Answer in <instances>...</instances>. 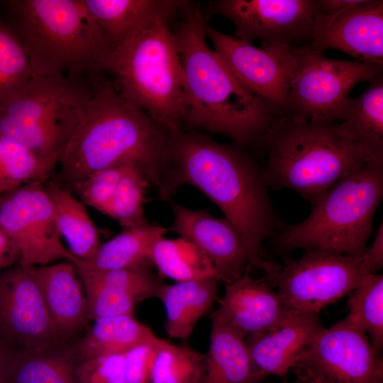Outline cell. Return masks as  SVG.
Returning <instances> with one entry per match:
<instances>
[{
    "mask_svg": "<svg viewBox=\"0 0 383 383\" xmlns=\"http://www.w3.org/2000/svg\"><path fill=\"white\" fill-rule=\"evenodd\" d=\"M169 133L144 111L99 79L59 160L61 179L75 187L96 171L133 161L160 197L169 199Z\"/></svg>",
    "mask_w": 383,
    "mask_h": 383,
    "instance_id": "1",
    "label": "cell"
},
{
    "mask_svg": "<svg viewBox=\"0 0 383 383\" xmlns=\"http://www.w3.org/2000/svg\"><path fill=\"white\" fill-rule=\"evenodd\" d=\"M171 184L195 187L225 214L239 233L249 265L261 269L262 243L279 226L262 172L238 150L182 130L169 133Z\"/></svg>",
    "mask_w": 383,
    "mask_h": 383,
    "instance_id": "2",
    "label": "cell"
},
{
    "mask_svg": "<svg viewBox=\"0 0 383 383\" xmlns=\"http://www.w3.org/2000/svg\"><path fill=\"white\" fill-rule=\"evenodd\" d=\"M199 9H189L172 31L184 78L183 122L240 145L257 142L278 111L246 89L209 48Z\"/></svg>",
    "mask_w": 383,
    "mask_h": 383,
    "instance_id": "3",
    "label": "cell"
},
{
    "mask_svg": "<svg viewBox=\"0 0 383 383\" xmlns=\"http://www.w3.org/2000/svg\"><path fill=\"white\" fill-rule=\"evenodd\" d=\"M265 151L267 187L289 189L313 206L340 179L370 161V155L339 122L277 116L257 140ZM383 162V161H382Z\"/></svg>",
    "mask_w": 383,
    "mask_h": 383,
    "instance_id": "4",
    "label": "cell"
},
{
    "mask_svg": "<svg viewBox=\"0 0 383 383\" xmlns=\"http://www.w3.org/2000/svg\"><path fill=\"white\" fill-rule=\"evenodd\" d=\"M32 71L84 80L109 72L113 50L84 0L9 2Z\"/></svg>",
    "mask_w": 383,
    "mask_h": 383,
    "instance_id": "5",
    "label": "cell"
},
{
    "mask_svg": "<svg viewBox=\"0 0 383 383\" xmlns=\"http://www.w3.org/2000/svg\"><path fill=\"white\" fill-rule=\"evenodd\" d=\"M182 1L149 19L113 49L109 72L118 92L168 133L181 130L184 78L170 21Z\"/></svg>",
    "mask_w": 383,
    "mask_h": 383,
    "instance_id": "6",
    "label": "cell"
},
{
    "mask_svg": "<svg viewBox=\"0 0 383 383\" xmlns=\"http://www.w3.org/2000/svg\"><path fill=\"white\" fill-rule=\"evenodd\" d=\"M382 196L383 162L370 161L323 194L311 213L283 228L275 243L284 251L324 250L360 258Z\"/></svg>",
    "mask_w": 383,
    "mask_h": 383,
    "instance_id": "7",
    "label": "cell"
},
{
    "mask_svg": "<svg viewBox=\"0 0 383 383\" xmlns=\"http://www.w3.org/2000/svg\"><path fill=\"white\" fill-rule=\"evenodd\" d=\"M93 88L84 80L34 74L21 91L0 106V135L40 157L60 160Z\"/></svg>",
    "mask_w": 383,
    "mask_h": 383,
    "instance_id": "8",
    "label": "cell"
},
{
    "mask_svg": "<svg viewBox=\"0 0 383 383\" xmlns=\"http://www.w3.org/2000/svg\"><path fill=\"white\" fill-rule=\"evenodd\" d=\"M292 50L295 61L285 113L298 119L338 122L353 87L382 75V65L328 58L309 44Z\"/></svg>",
    "mask_w": 383,
    "mask_h": 383,
    "instance_id": "9",
    "label": "cell"
},
{
    "mask_svg": "<svg viewBox=\"0 0 383 383\" xmlns=\"http://www.w3.org/2000/svg\"><path fill=\"white\" fill-rule=\"evenodd\" d=\"M306 251L300 259L276 266L266 274L293 313L318 314L327 305L351 293L371 274L360 257L331 250Z\"/></svg>",
    "mask_w": 383,
    "mask_h": 383,
    "instance_id": "10",
    "label": "cell"
},
{
    "mask_svg": "<svg viewBox=\"0 0 383 383\" xmlns=\"http://www.w3.org/2000/svg\"><path fill=\"white\" fill-rule=\"evenodd\" d=\"M307 383H383V360L367 334L340 321L323 328L294 365Z\"/></svg>",
    "mask_w": 383,
    "mask_h": 383,
    "instance_id": "11",
    "label": "cell"
},
{
    "mask_svg": "<svg viewBox=\"0 0 383 383\" xmlns=\"http://www.w3.org/2000/svg\"><path fill=\"white\" fill-rule=\"evenodd\" d=\"M43 182H30L0 198V223L26 267L76 258L62 243Z\"/></svg>",
    "mask_w": 383,
    "mask_h": 383,
    "instance_id": "12",
    "label": "cell"
},
{
    "mask_svg": "<svg viewBox=\"0 0 383 383\" xmlns=\"http://www.w3.org/2000/svg\"><path fill=\"white\" fill-rule=\"evenodd\" d=\"M205 34L213 50L246 89L278 112L286 113L295 61L291 46L263 43L262 47H256L207 23Z\"/></svg>",
    "mask_w": 383,
    "mask_h": 383,
    "instance_id": "13",
    "label": "cell"
},
{
    "mask_svg": "<svg viewBox=\"0 0 383 383\" xmlns=\"http://www.w3.org/2000/svg\"><path fill=\"white\" fill-rule=\"evenodd\" d=\"M210 9L228 18L240 40L291 47L311 43L318 15L316 0H220Z\"/></svg>",
    "mask_w": 383,
    "mask_h": 383,
    "instance_id": "14",
    "label": "cell"
},
{
    "mask_svg": "<svg viewBox=\"0 0 383 383\" xmlns=\"http://www.w3.org/2000/svg\"><path fill=\"white\" fill-rule=\"evenodd\" d=\"M0 338L25 350H52L58 336L30 267L0 274Z\"/></svg>",
    "mask_w": 383,
    "mask_h": 383,
    "instance_id": "15",
    "label": "cell"
},
{
    "mask_svg": "<svg viewBox=\"0 0 383 383\" xmlns=\"http://www.w3.org/2000/svg\"><path fill=\"white\" fill-rule=\"evenodd\" d=\"M82 280L87 301L89 318L134 315L137 305L156 297L163 286L151 266L97 270L75 258L72 262Z\"/></svg>",
    "mask_w": 383,
    "mask_h": 383,
    "instance_id": "16",
    "label": "cell"
},
{
    "mask_svg": "<svg viewBox=\"0 0 383 383\" xmlns=\"http://www.w3.org/2000/svg\"><path fill=\"white\" fill-rule=\"evenodd\" d=\"M174 222L170 230L196 245L211 261L225 284L240 278L249 265L242 239L226 218H217L208 209H190L172 202Z\"/></svg>",
    "mask_w": 383,
    "mask_h": 383,
    "instance_id": "17",
    "label": "cell"
},
{
    "mask_svg": "<svg viewBox=\"0 0 383 383\" xmlns=\"http://www.w3.org/2000/svg\"><path fill=\"white\" fill-rule=\"evenodd\" d=\"M251 267L248 265L240 278L226 283L219 306L211 313L245 339L275 327L292 313L266 277L250 276Z\"/></svg>",
    "mask_w": 383,
    "mask_h": 383,
    "instance_id": "18",
    "label": "cell"
},
{
    "mask_svg": "<svg viewBox=\"0 0 383 383\" xmlns=\"http://www.w3.org/2000/svg\"><path fill=\"white\" fill-rule=\"evenodd\" d=\"M309 45L321 52L335 49L356 60L383 65V1L364 0L331 20L317 18Z\"/></svg>",
    "mask_w": 383,
    "mask_h": 383,
    "instance_id": "19",
    "label": "cell"
},
{
    "mask_svg": "<svg viewBox=\"0 0 383 383\" xmlns=\"http://www.w3.org/2000/svg\"><path fill=\"white\" fill-rule=\"evenodd\" d=\"M318 314L291 313L275 327L248 335L245 345L264 376H284L323 328Z\"/></svg>",
    "mask_w": 383,
    "mask_h": 383,
    "instance_id": "20",
    "label": "cell"
},
{
    "mask_svg": "<svg viewBox=\"0 0 383 383\" xmlns=\"http://www.w3.org/2000/svg\"><path fill=\"white\" fill-rule=\"evenodd\" d=\"M54 323L60 343L82 328L89 318L86 296L71 262L30 267Z\"/></svg>",
    "mask_w": 383,
    "mask_h": 383,
    "instance_id": "21",
    "label": "cell"
},
{
    "mask_svg": "<svg viewBox=\"0 0 383 383\" xmlns=\"http://www.w3.org/2000/svg\"><path fill=\"white\" fill-rule=\"evenodd\" d=\"M210 344L201 383H258L265 377L255 367L245 338L213 314Z\"/></svg>",
    "mask_w": 383,
    "mask_h": 383,
    "instance_id": "22",
    "label": "cell"
},
{
    "mask_svg": "<svg viewBox=\"0 0 383 383\" xmlns=\"http://www.w3.org/2000/svg\"><path fill=\"white\" fill-rule=\"evenodd\" d=\"M219 282L209 277L163 284L157 298L165 309V328L170 338L185 340L190 337L196 323L217 300Z\"/></svg>",
    "mask_w": 383,
    "mask_h": 383,
    "instance_id": "23",
    "label": "cell"
},
{
    "mask_svg": "<svg viewBox=\"0 0 383 383\" xmlns=\"http://www.w3.org/2000/svg\"><path fill=\"white\" fill-rule=\"evenodd\" d=\"M51 202L57 228L78 259L87 261L96 253L100 244L98 230L83 203L52 179L44 184Z\"/></svg>",
    "mask_w": 383,
    "mask_h": 383,
    "instance_id": "24",
    "label": "cell"
},
{
    "mask_svg": "<svg viewBox=\"0 0 383 383\" xmlns=\"http://www.w3.org/2000/svg\"><path fill=\"white\" fill-rule=\"evenodd\" d=\"M373 159L383 161V77L369 82L359 96L349 98L338 121Z\"/></svg>",
    "mask_w": 383,
    "mask_h": 383,
    "instance_id": "25",
    "label": "cell"
},
{
    "mask_svg": "<svg viewBox=\"0 0 383 383\" xmlns=\"http://www.w3.org/2000/svg\"><path fill=\"white\" fill-rule=\"evenodd\" d=\"M113 50L145 22L172 8L174 0H84Z\"/></svg>",
    "mask_w": 383,
    "mask_h": 383,
    "instance_id": "26",
    "label": "cell"
},
{
    "mask_svg": "<svg viewBox=\"0 0 383 383\" xmlns=\"http://www.w3.org/2000/svg\"><path fill=\"white\" fill-rule=\"evenodd\" d=\"M166 232L165 228L148 222L123 228L121 233L101 244L93 257L82 261L97 270L152 266L150 260L152 247Z\"/></svg>",
    "mask_w": 383,
    "mask_h": 383,
    "instance_id": "27",
    "label": "cell"
},
{
    "mask_svg": "<svg viewBox=\"0 0 383 383\" xmlns=\"http://www.w3.org/2000/svg\"><path fill=\"white\" fill-rule=\"evenodd\" d=\"M157 335L139 322L134 315H118L94 320L81 340L78 350L82 360L113 354H123Z\"/></svg>",
    "mask_w": 383,
    "mask_h": 383,
    "instance_id": "28",
    "label": "cell"
},
{
    "mask_svg": "<svg viewBox=\"0 0 383 383\" xmlns=\"http://www.w3.org/2000/svg\"><path fill=\"white\" fill-rule=\"evenodd\" d=\"M150 260L160 276L176 282L209 277L218 279L206 256L196 245L181 237L168 239L162 236L157 240L152 247Z\"/></svg>",
    "mask_w": 383,
    "mask_h": 383,
    "instance_id": "29",
    "label": "cell"
},
{
    "mask_svg": "<svg viewBox=\"0 0 383 383\" xmlns=\"http://www.w3.org/2000/svg\"><path fill=\"white\" fill-rule=\"evenodd\" d=\"M58 162L0 135V198L30 182H44Z\"/></svg>",
    "mask_w": 383,
    "mask_h": 383,
    "instance_id": "30",
    "label": "cell"
},
{
    "mask_svg": "<svg viewBox=\"0 0 383 383\" xmlns=\"http://www.w3.org/2000/svg\"><path fill=\"white\" fill-rule=\"evenodd\" d=\"M343 318L368 333L377 353L383 347V275L370 274L351 292Z\"/></svg>",
    "mask_w": 383,
    "mask_h": 383,
    "instance_id": "31",
    "label": "cell"
},
{
    "mask_svg": "<svg viewBox=\"0 0 383 383\" xmlns=\"http://www.w3.org/2000/svg\"><path fill=\"white\" fill-rule=\"evenodd\" d=\"M205 354L186 345L158 338L151 383H201Z\"/></svg>",
    "mask_w": 383,
    "mask_h": 383,
    "instance_id": "32",
    "label": "cell"
},
{
    "mask_svg": "<svg viewBox=\"0 0 383 383\" xmlns=\"http://www.w3.org/2000/svg\"><path fill=\"white\" fill-rule=\"evenodd\" d=\"M48 350H24L13 355L9 383H76L74 367L64 356Z\"/></svg>",
    "mask_w": 383,
    "mask_h": 383,
    "instance_id": "33",
    "label": "cell"
},
{
    "mask_svg": "<svg viewBox=\"0 0 383 383\" xmlns=\"http://www.w3.org/2000/svg\"><path fill=\"white\" fill-rule=\"evenodd\" d=\"M148 183L143 168L135 162H127L108 216L123 228L148 223L144 213V204Z\"/></svg>",
    "mask_w": 383,
    "mask_h": 383,
    "instance_id": "34",
    "label": "cell"
},
{
    "mask_svg": "<svg viewBox=\"0 0 383 383\" xmlns=\"http://www.w3.org/2000/svg\"><path fill=\"white\" fill-rule=\"evenodd\" d=\"M33 76L18 35L0 22V106L21 91Z\"/></svg>",
    "mask_w": 383,
    "mask_h": 383,
    "instance_id": "35",
    "label": "cell"
},
{
    "mask_svg": "<svg viewBox=\"0 0 383 383\" xmlns=\"http://www.w3.org/2000/svg\"><path fill=\"white\" fill-rule=\"evenodd\" d=\"M126 162L96 171L78 183L74 188L84 202L108 216Z\"/></svg>",
    "mask_w": 383,
    "mask_h": 383,
    "instance_id": "36",
    "label": "cell"
},
{
    "mask_svg": "<svg viewBox=\"0 0 383 383\" xmlns=\"http://www.w3.org/2000/svg\"><path fill=\"white\" fill-rule=\"evenodd\" d=\"M74 377L76 383H125L123 354L82 360Z\"/></svg>",
    "mask_w": 383,
    "mask_h": 383,
    "instance_id": "37",
    "label": "cell"
},
{
    "mask_svg": "<svg viewBox=\"0 0 383 383\" xmlns=\"http://www.w3.org/2000/svg\"><path fill=\"white\" fill-rule=\"evenodd\" d=\"M159 337L139 344L123 353L125 383H151V374Z\"/></svg>",
    "mask_w": 383,
    "mask_h": 383,
    "instance_id": "38",
    "label": "cell"
},
{
    "mask_svg": "<svg viewBox=\"0 0 383 383\" xmlns=\"http://www.w3.org/2000/svg\"><path fill=\"white\" fill-rule=\"evenodd\" d=\"M362 262L371 274L377 272L383 266V225L381 223L376 233L372 243L367 247L360 257Z\"/></svg>",
    "mask_w": 383,
    "mask_h": 383,
    "instance_id": "39",
    "label": "cell"
},
{
    "mask_svg": "<svg viewBox=\"0 0 383 383\" xmlns=\"http://www.w3.org/2000/svg\"><path fill=\"white\" fill-rule=\"evenodd\" d=\"M363 1L364 0H316L318 11V18L323 21L333 19Z\"/></svg>",
    "mask_w": 383,
    "mask_h": 383,
    "instance_id": "40",
    "label": "cell"
},
{
    "mask_svg": "<svg viewBox=\"0 0 383 383\" xmlns=\"http://www.w3.org/2000/svg\"><path fill=\"white\" fill-rule=\"evenodd\" d=\"M19 262V253L0 223V270Z\"/></svg>",
    "mask_w": 383,
    "mask_h": 383,
    "instance_id": "41",
    "label": "cell"
},
{
    "mask_svg": "<svg viewBox=\"0 0 383 383\" xmlns=\"http://www.w3.org/2000/svg\"><path fill=\"white\" fill-rule=\"evenodd\" d=\"M14 354L15 353L9 348L6 342L0 338V383L8 382Z\"/></svg>",
    "mask_w": 383,
    "mask_h": 383,
    "instance_id": "42",
    "label": "cell"
},
{
    "mask_svg": "<svg viewBox=\"0 0 383 383\" xmlns=\"http://www.w3.org/2000/svg\"><path fill=\"white\" fill-rule=\"evenodd\" d=\"M292 383H307V382L305 380H304L303 379L299 377V379H297L296 381H294Z\"/></svg>",
    "mask_w": 383,
    "mask_h": 383,
    "instance_id": "43",
    "label": "cell"
},
{
    "mask_svg": "<svg viewBox=\"0 0 383 383\" xmlns=\"http://www.w3.org/2000/svg\"><path fill=\"white\" fill-rule=\"evenodd\" d=\"M308 383H318V382H315V381H310V382H309Z\"/></svg>",
    "mask_w": 383,
    "mask_h": 383,
    "instance_id": "44",
    "label": "cell"
},
{
    "mask_svg": "<svg viewBox=\"0 0 383 383\" xmlns=\"http://www.w3.org/2000/svg\"><path fill=\"white\" fill-rule=\"evenodd\" d=\"M6 383H9L8 382Z\"/></svg>",
    "mask_w": 383,
    "mask_h": 383,
    "instance_id": "45",
    "label": "cell"
}]
</instances>
